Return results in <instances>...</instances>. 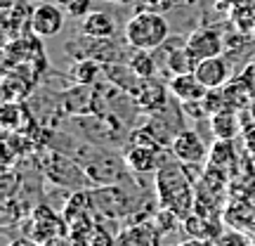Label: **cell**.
<instances>
[{
    "label": "cell",
    "mask_w": 255,
    "mask_h": 246,
    "mask_svg": "<svg viewBox=\"0 0 255 246\" xmlns=\"http://www.w3.org/2000/svg\"><path fill=\"white\" fill-rule=\"evenodd\" d=\"M156 187H158V199L161 206L175 213L180 220H184L194 209V185L189 183V178L175 168V166H163L158 175H156Z\"/></svg>",
    "instance_id": "obj_1"
},
{
    "label": "cell",
    "mask_w": 255,
    "mask_h": 246,
    "mask_svg": "<svg viewBox=\"0 0 255 246\" xmlns=\"http://www.w3.org/2000/svg\"><path fill=\"white\" fill-rule=\"evenodd\" d=\"M170 38L168 21L161 12L154 9H139L126 24V43L132 50H151L161 47Z\"/></svg>",
    "instance_id": "obj_2"
},
{
    "label": "cell",
    "mask_w": 255,
    "mask_h": 246,
    "mask_svg": "<svg viewBox=\"0 0 255 246\" xmlns=\"http://www.w3.org/2000/svg\"><path fill=\"white\" fill-rule=\"evenodd\" d=\"M28 26L36 38H52L64 26V9L52 2H38L28 14Z\"/></svg>",
    "instance_id": "obj_3"
},
{
    "label": "cell",
    "mask_w": 255,
    "mask_h": 246,
    "mask_svg": "<svg viewBox=\"0 0 255 246\" xmlns=\"http://www.w3.org/2000/svg\"><path fill=\"white\" fill-rule=\"evenodd\" d=\"M170 149H173L175 159L182 161V164H201L208 156V149L203 145V140L194 130H182L180 135H175Z\"/></svg>",
    "instance_id": "obj_4"
},
{
    "label": "cell",
    "mask_w": 255,
    "mask_h": 246,
    "mask_svg": "<svg viewBox=\"0 0 255 246\" xmlns=\"http://www.w3.org/2000/svg\"><path fill=\"white\" fill-rule=\"evenodd\" d=\"M135 102L139 109L144 111H158L168 102V90L161 81L156 78H139L135 83Z\"/></svg>",
    "instance_id": "obj_5"
},
{
    "label": "cell",
    "mask_w": 255,
    "mask_h": 246,
    "mask_svg": "<svg viewBox=\"0 0 255 246\" xmlns=\"http://www.w3.org/2000/svg\"><path fill=\"white\" fill-rule=\"evenodd\" d=\"M187 50H189V55L199 64L201 59L218 57L222 52V38L213 28H199L191 36H187Z\"/></svg>",
    "instance_id": "obj_6"
},
{
    "label": "cell",
    "mask_w": 255,
    "mask_h": 246,
    "mask_svg": "<svg viewBox=\"0 0 255 246\" xmlns=\"http://www.w3.org/2000/svg\"><path fill=\"white\" fill-rule=\"evenodd\" d=\"M194 73L199 76V81L208 88V90H220L229 83V64L222 57H208V59H201L196 64Z\"/></svg>",
    "instance_id": "obj_7"
},
{
    "label": "cell",
    "mask_w": 255,
    "mask_h": 246,
    "mask_svg": "<svg viewBox=\"0 0 255 246\" xmlns=\"http://www.w3.org/2000/svg\"><path fill=\"white\" fill-rule=\"evenodd\" d=\"M170 90L177 100H182L184 104H189V102H203L206 100V95H208V88L199 81V76L194 71H187V73H177L173 76V81H170Z\"/></svg>",
    "instance_id": "obj_8"
},
{
    "label": "cell",
    "mask_w": 255,
    "mask_h": 246,
    "mask_svg": "<svg viewBox=\"0 0 255 246\" xmlns=\"http://www.w3.org/2000/svg\"><path fill=\"white\" fill-rule=\"evenodd\" d=\"M81 31L90 38H111L116 31V21L111 14L102 9H92L90 14H85L81 21Z\"/></svg>",
    "instance_id": "obj_9"
},
{
    "label": "cell",
    "mask_w": 255,
    "mask_h": 246,
    "mask_svg": "<svg viewBox=\"0 0 255 246\" xmlns=\"http://www.w3.org/2000/svg\"><path fill=\"white\" fill-rule=\"evenodd\" d=\"M116 246H161L158 230L154 225H135L116 237Z\"/></svg>",
    "instance_id": "obj_10"
},
{
    "label": "cell",
    "mask_w": 255,
    "mask_h": 246,
    "mask_svg": "<svg viewBox=\"0 0 255 246\" xmlns=\"http://www.w3.org/2000/svg\"><path fill=\"white\" fill-rule=\"evenodd\" d=\"M126 161L128 166L137 171V173H151L158 164V159H156V145H132L128 149L126 154Z\"/></svg>",
    "instance_id": "obj_11"
},
{
    "label": "cell",
    "mask_w": 255,
    "mask_h": 246,
    "mask_svg": "<svg viewBox=\"0 0 255 246\" xmlns=\"http://www.w3.org/2000/svg\"><path fill=\"white\" fill-rule=\"evenodd\" d=\"M210 126H213V133L218 135V140H232V137L237 135V116L232 114V111L222 109L218 114H213V121H210Z\"/></svg>",
    "instance_id": "obj_12"
},
{
    "label": "cell",
    "mask_w": 255,
    "mask_h": 246,
    "mask_svg": "<svg viewBox=\"0 0 255 246\" xmlns=\"http://www.w3.org/2000/svg\"><path fill=\"white\" fill-rule=\"evenodd\" d=\"M130 69L137 78H151L158 69V62L151 50H137V55L130 59Z\"/></svg>",
    "instance_id": "obj_13"
},
{
    "label": "cell",
    "mask_w": 255,
    "mask_h": 246,
    "mask_svg": "<svg viewBox=\"0 0 255 246\" xmlns=\"http://www.w3.org/2000/svg\"><path fill=\"white\" fill-rule=\"evenodd\" d=\"M234 145L232 140H218V145L210 152V166L213 168H227V164H234Z\"/></svg>",
    "instance_id": "obj_14"
},
{
    "label": "cell",
    "mask_w": 255,
    "mask_h": 246,
    "mask_svg": "<svg viewBox=\"0 0 255 246\" xmlns=\"http://www.w3.org/2000/svg\"><path fill=\"white\" fill-rule=\"evenodd\" d=\"M31 85H33V81H26V83L19 81L17 85H12V78H9V76H5V83H2V95H5V102L24 100L28 92H31Z\"/></svg>",
    "instance_id": "obj_15"
},
{
    "label": "cell",
    "mask_w": 255,
    "mask_h": 246,
    "mask_svg": "<svg viewBox=\"0 0 255 246\" xmlns=\"http://www.w3.org/2000/svg\"><path fill=\"white\" fill-rule=\"evenodd\" d=\"M57 2L64 7L66 14H71V17H76V19H83L85 14H90L92 12L90 0H57Z\"/></svg>",
    "instance_id": "obj_16"
},
{
    "label": "cell",
    "mask_w": 255,
    "mask_h": 246,
    "mask_svg": "<svg viewBox=\"0 0 255 246\" xmlns=\"http://www.w3.org/2000/svg\"><path fill=\"white\" fill-rule=\"evenodd\" d=\"M95 71H97V66H95V62H81L73 66V76L78 73V81L81 83H90L92 76H95Z\"/></svg>",
    "instance_id": "obj_17"
},
{
    "label": "cell",
    "mask_w": 255,
    "mask_h": 246,
    "mask_svg": "<svg viewBox=\"0 0 255 246\" xmlns=\"http://www.w3.org/2000/svg\"><path fill=\"white\" fill-rule=\"evenodd\" d=\"M218 246H248V244L239 232H227V235H222L218 239Z\"/></svg>",
    "instance_id": "obj_18"
},
{
    "label": "cell",
    "mask_w": 255,
    "mask_h": 246,
    "mask_svg": "<svg viewBox=\"0 0 255 246\" xmlns=\"http://www.w3.org/2000/svg\"><path fill=\"white\" fill-rule=\"evenodd\" d=\"M142 2H144V9H154V12H161V14L175 5V0H142Z\"/></svg>",
    "instance_id": "obj_19"
},
{
    "label": "cell",
    "mask_w": 255,
    "mask_h": 246,
    "mask_svg": "<svg viewBox=\"0 0 255 246\" xmlns=\"http://www.w3.org/2000/svg\"><path fill=\"white\" fill-rule=\"evenodd\" d=\"M12 246H31V242H26V239H17Z\"/></svg>",
    "instance_id": "obj_20"
},
{
    "label": "cell",
    "mask_w": 255,
    "mask_h": 246,
    "mask_svg": "<svg viewBox=\"0 0 255 246\" xmlns=\"http://www.w3.org/2000/svg\"><path fill=\"white\" fill-rule=\"evenodd\" d=\"M109 2H119V5H130V2H135V0H109Z\"/></svg>",
    "instance_id": "obj_21"
},
{
    "label": "cell",
    "mask_w": 255,
    "mask_h": 246,
    "mask_svg": "<svg viewBox=\"0 0 255 246\" xmlns=\"http://www.w3.org/2000/svg\"><path fill=\"white\" fill-rule=\"evenodd\" d=\"M36 2H50V0H36Z\"/></svg>",
    "instance_id": "obj_22"
}]
</instances>
